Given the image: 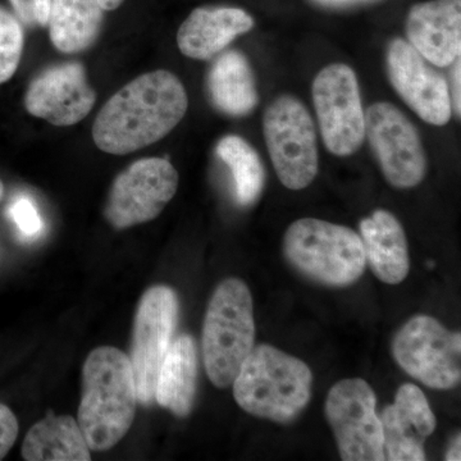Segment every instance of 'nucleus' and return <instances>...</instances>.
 Instances as JSON below:
<instances>
[{
  "mask_svg": "<svg viewBox=\"0 0 461 461\" xmlns=\"http://www.w3.org/2000/svg\"><path fill=\"white\" fill-rule=\"evenodd\" d=\"M5 196V184H3L2 180H0V200Z\"/></svg>",
  "mask_w": 461,
  "mask_h": 461,
  "instance_id": "2f4dec72",
  "label": "nucleus"
},
{
  "mask_svg": "<svg viewBox=\"0 0 461 461\" xmlns=\"http://www.w3.org/2000/svg\"><path fill=\"white\" fill-rule=\"evenodd\" d=\"M138 393L129 355L113 346L91 351L83 366L77 423L91 451L120 444L135 420Z\"/></svg>",
  "mask_w": 461,
  "mask_h": 461,
  "instance_id": "f03ea898",
  "label": "nucleus"
},
{
  "mask_svg": "<svg viewBox=\"0 0 461 461\" xmlns=\"http://www.w3.org/2000/svg\"><path fill=\"white\" fill-rule=\"evenodd\" d=\"M178 173L165 158L136 160L114 178L104 217L115 230L130 229L159 217L178 189Z\"/></svg>",
  "mask_w": 461,
  "mask_h": 461,
  "instance_id": "9b49d317",
  "label": "nucleus"
},
{
  "mask_svg": "<svg viewBox=\"0 0 461 461\" xmlns=\"http://www.w3.org/2000/svg\"><path fill=\"white\" fill-rule=\"evenodd\" d=\"M396 363L411 377L433 390H451L461 381V335L429 315H417L397 330Z\"/></svg>",
  "mask_w": 461,
  "mask_h": 461,
  "instance_id": "6e6552de",
  "label": "nucleus"
},
{
  "mask_svg": "<svg viewBox=\"0 0 461 461\" xmlns=\"http://www.w3.org/2000/svg\"><path fill=\"white\" fill-rule=\"evenodd\" d=\"M263 135L281 184L306 189L320 169L317 130L308 108L295 96H278L264 112Z\"/></svg>",
  "mask_w": 461,
  "mask_h": 461,
  "instance_id": "423d86ee",
  "label": "nucleus"
},
{
  "mask_svg": "<svg viewBox=\"0 0 461 461\" xmlns=\"http://www.w3.org/2000/svg\"><path fill=\"white\" fill-rule=\"evenodd\" d=\"M445 460L460 461L461 460V437L457 435L453 444L448 447L447 453L445 455Z\"/></svg>",
  "mask_w": 461,
  "mask_h": 461,
  "instance_id": "c756f323",
  "label": "nucleus"
},
{
  "mask_svg": "<svg viewBox=\"0 0 461 461\" xmlns=\"http://www.w3.org/2000/svg\"><path fill=\"white\" fill-rule=\"evenodd\" d=\"M215 151L232 175L239 204H254L262 195L266 182V172L256 149L238 135H227L218 142Z\"/></svg>",
  "mask_w": 461,
  "mask_h": 461,
  "instance_id": "5701e85b",
  "label": "nucleus"
},
{
  "mask_svg": "<svg viewBox=\"0 0 461 461\" xmlns=\"http://www.w3.org/2000/svg\"><path fill=\"white\" fill-rule=\"evenodd\" d=\"M326 418L344 461H384V432L377 397L362 378L342 379L330 388Z\"/></svg>",
  "mask_w": 461,
  "mask_h": 461,
  "instance_id": "9d476101",
  "label": "nucleus"
},
{
  "mask_svg": "<svg viewBox=\"0 0 461 461\" xmlns=\"http://www.w3.org/2000/svg\"><path fill=\"white\" fill-rule=\"evenodd\" d=\"M208 91L218 111L245 117L259 103L256 77L248 58L238 50L224 51L209 69Z\"/></svg>",
  "mask_w": 461,
  "mask_h": 461,
  "instance_id": "aec40b11",
  "label": "nucleus"
},
{
  "mask_svg": "<svg viewBox=\"0 0 461 461\" xmlns=\"http://www.w3.org/2000/svg\"><path fill=\"white\" fill-rule=\"evenodd\" d=\"M382 432L386 460L423 461L424 442L435 432L437 420L420 387L403 384L395 402L382 412Z\"/></svg>",
  "mask_w": 461,
  "mask_h": 461,
  "instance_id": "2eb2a0df",
  "label": "nucleus"
},
{
  "mask_svg": "<svg viewBox=\"0 0 461 461\" xmlns=\"http://www.w3.org/2000/svg\"><path fill=\"white\" fill-rule=\"evenodd\" d=\"M288 263L308 280L346 287L362 277L366 260L359 233L318 218H302L284 236Z\"/></svg>",
  "mask_w": 461,
  "mask_h": 461,
  "instance_id": "39448f33",
  "label": "nucleus"
},
{
  "mask_svg": "<svg viewBox=\"0 0 461 461\" xmlns=\"http://www.w3.org/2000/svg\"><path fill=\"white\" fill-rule=\"evenodd\" d=\"M18 420L14 411L5 403H0V460L7 456L16 444L18 437Z\"/></svg>",
  "mask_w": 461,
  "mask_h": 461,
  "instance_id": "bb28decb",
  "label": "nucleus"
},
{
  "mask_svg": "<svg viewBox=\"0 0 461 461\" xmlns=\"http://www.w3.org/2000/svg\"><path fill=\"white\" fill-rule=\"evenodd\" d=\"M14 14L23 26L48 27L51 0H9Z\"/></svg>",
  "mask_w": 461,
  "mask_h": 461,
  "instance_id": "a878e982",
  "label": "nucleus"
},
{
  "mask_svg": "<svg viewBox=\"0 0 461 461\" xmlns=\"http://www.w3.org/2000/svg\"><path fill=\"white\" fill-rule=\"evenodd\" d=\"M315 115L324 147L336 157H350L366 140V112L357 74L345 63H332L312 85Z\"/></svg>",
  "mask_w": 461,
  "mask_h": 461,
  "instance_id": "0eeeda50",
  "label": "nucleus"
},
{
  "mask_svg": "<svg viewBox=\"0 0 461 461\" xmlns=\"http://www.w3.org/2000/svg\"><path fill=\"white\" fill-rule=\"evenodd\" d=\"M198 382V350L193 336L173 339L156 384L154 402L177 417H187L194 408Z\"/></svg>",
  "mask_w": 461,
  "mask_h": 461,
  "instance_id": "6ab92c4d",
  "label": "nucleus"
},
{
  "mask_svg": "<svg viewBox=\"0 0 461 461\" xmlns=\"http://www.w3.org/2000/svg\"><path fill=\"white\" fill-rule=\"evenodd\" d=\"M254 342L253 296L244 281L227 278L209 300L203 326V360L215 387L232 386Z\"/></svg>",
  "mask_w": 461,
  "mask_h": 461,
  "instance_id": "20e7f679",
  "label": "nucleus"
},
{
  "mask_svg": "<svg viewBox=\"0 0 461 461\" xmlns=\"http://www.w3.org/2000/svg\"><path fill=\"white\" fill-rule=\"evenodd\" d=\"M313 373L303 360L271 345L251 350L233 381V397L242 411L288 423L311 402Z\"/></svg>",
  "mask_w": 461,
  "mask_h": 461,
  "instance_id": "7ed1b4c3",
  "label": "nucleus"
},
{
  "mask_svg": "<svg viewBox=\"0 0 461 461\" xmlns=\"http://www.w3.org/2000/svg\"><path fill=\"white\" fill-rule=\"evenodd\" d=\"M104 14L99 0H51V44L66 54L90 50L102 32Z\"/></svg>",
  "mask_w": 461,
  "mask_h": 461,
  "instance_id": "412c9836",
  "label": "nucleus"
},
{
  "mask_svg": "<svg viewBox=\"0 0 461 461\" xmlns=\"http://www.w3.org/2000/svg\"><path fill=\"white\" fill-rule=\"evenodd\" d=\"M409 44L435 67H450L461 58V0H429L409 9Z\"/></svg>",
  "mask_w": 461,
  "mask_h": 461,
  "instance_id": "dca6fc26",
  "label": "nucleus"
},
{
  "mask_svg": "<svg viewBox=\"0 0 461 461\" xmlns=\"http://www.w3.org/2000/svg\"><path fill=\"white\" fill-rule=\"evenodd\" d=\"M366 263L379 281L402 284L411 271L408 240L395 215L377 209L359 224Z\"/></svg>",
  "mask_w": 461,
  "mask_h": 461,
  "instance_id": "a211bd4d",
  "label": "nucleus"
},
{
  "mask_svg": "<svg viewBox=\"0 0 461 461\" xmlns=\"http://www.w3.org/2000/svg\"><path fill=\"white\" fill-rule=\"evenodd\" d=\"M95 102V90L80 62L44 69L30 83L23 99L30 114L58 127L81 122Z\"/></svg>",
  "mask_w": 461,
  "mask_h": 461,
  "instance_id": "4468645a",
  "label": "nucleus"
},
{
  "mask_svg": "<svg viewBox=\"0 0 461 461\" xmlns=\"http://www.w3.org/2000/svg\"><path fill=\"white\" fill-rule=\"evenodd\" d=\"M25 47L23 23L14 14L0 5V85L16 74Z\"/></svg>",
  "mask_w": 461,
  "mask_h": 461,
  "instance_id": "b1692460",
  "label": "nucleus"
},
{
  "mask_svg": "<svg viewBox=\"0 0 461 461\" xmlns=\"http://www.w3.org/2000/svg\"><path fill=\"white\" fill-rule=\"evenodd\" d=\"M178 315L180 302L173 288L158 285L142 294L133 321L129 355L138 402L142 405L154 402L158 373L175 339Z\"/></svg>",
  "mask_w": 461,
  "mask_h": 461,
  "instance_id": "1a4fd4ad",
  "label": "nucleus"
},
{
  "mask_svg": "<svg viewBox=\"0 0 461 461\" xmlns=\"http://www.w3.org/2000/svg\"><path fill=\"white\" fill-rule=\"evenodd\" d=\"M388 80L402 102L424 122L446 126L453 117L448 81L402 38L388 42Z\"/></svg>",
  "mask_w": 461,
  "mask_h": 461,
  "instance_id": "ddd939ff",
  "label": "nucleus"
},
{
  "mask_svg": "<svg viewBox=\"0 0 461 461\" xmlns=\"http://www.w3.org/2000/svg\"><path fill=\"white\" fill-rule=\"evenodd\" d=\"M309 2L320 8L339 11V9L364 7V5L377 3L379 0H309Z\"/></svg>",
  "mask_w": 461,
  "mask_h": 461,
  "instance_id": "c85d7f7f",
  "label": "nucleus"
},
{
  "mask_svg": "<svg viewBox=\"0 0 461 461\" xmlns=\"http://www.w3.org/2000/svg\"><path fill=\"white\" fill-rule=\"evenodd\" d=\"M123 2L124 0H99L100 5L105 12L114 11V9L121 7Z\"/></svg>",
  "mask_w": 461,
  "mask_h": 461,
  "instance_id": "7c9ffc66",
  "label": "nucleus"
},
{
  "mask_svg": "<svg viewBox=\"0 0 461 461\" xmlns=\"http://www.w3.org/2000/svg\"><path fill=\"white\" fill-rule=\"evenodd\" d=\"M189 96L180 78L166 69L148 72L100 109L93 140L104 153L124 156L162 140L184 120Z\"/></svg>",
  "mask_w": 461,
  "mask_h": 461,
  "instance_id": "f257e3e1",
  "label": "nucleus"
},
{
  "mask_svg": "<svg viewBox=\"0 0 461 461\" xmlns=\"http://www.w3.org/2000/svg\"><path fill=\"white\" fill-rule=\"evenodd\" d=\"M254 26L256 21L245 9L205 5L194 9L182 23L177 32V47L191 59H212Z\"/></svg>",
  "mask_w": 461,
  "mask_h": 461,
  "instance_id": "f3484780",
  "label": "nucleus"
},
{
  "mask_svg": "<svg viewBox=\"0 0 461 461\" xmlns=\"http://www.w3.org/2000/svg\"><path fill=\"white\" fill-rule=\"evenodd\" d=\"M12 220L16 223L18 230L27 239H33L41 232L44 223L38 208L29 198H18L9 209Z\"/></svg>",
  "mask_w": 461,
  "mask_h": 461,
  "instance_id": "393cba45",
  "label": "nucleus"
},
{
  "mask_svg": "<svg viewBox=\"0 0 461 461\" xmlns=\"http://www.w3.org/2000/svg\"><path fill=\"white\" fill-rule=\"evenodd\" d=\"M366 139L384 178L395 189H412L427 175V154L414 123L388 102L366 112Z\"/></svg>",
  "mask_w": 461,
  "mask_h": 461,
  "instance_id": "f8f14e48",
  "label": "nucleus"
},
{
  "mask_svg": "<svg viewBox=\"0 0 461 461\" xmlns=\"http://www.w3.org/2000/svg\"><path fill=\"white\" fill-rule=\"evenodd\" d=\"M27 461H90L91 450L77 420L71 415L50 414L33 424L23 439Z\"/></svg>",
  "mask_w": 461,
  "mask_h": 461,
  "instance_id": "4be33fe9",
  "label": "nucleus"
},
{
  "mask_svg": "<svg viewBox=\"0 0 461 461\" xmlns=\"http://www.w3.org/2000/svg\"><path fill=\"white\" fill-rule=\"evenodd\" d=\"M451 80L448 84V90H450L451 105H453V113L456 115L457 120H460L461 114V60H455L451 65Z\"/></svg>",
  "mask_w": 461,
  "mask_h": 461,
  "instance_id": "cd10ccee",
  "label": "nucleus"
}]
</instances>
